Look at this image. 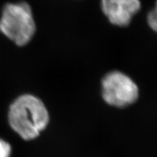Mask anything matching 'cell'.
I'll return each mask as SVG.
<instances>
[{"label":"cell","instance_id":"cell-1","mask_svg":"<svg viewBox=\"0 0 157 157\" xmlns=\"http://www.w3.org/2000/svg\"><path fill=\"white\" fill-rule=\"evenodd\" d=\"M49 119L44 104L32 95H21L9 109L8 121L11 128L25 140L36 138L48 126Z\"/></svg>","mask_w":157,"mask_h":157},{"label":"cell","instance_id":"cell-5","mask_svg":"<svg viewBox=\"0 0 157 157\" xmlns=\"http://www.w3.org/2000/svg\"><path fill=\"white\" fill-rule=\"evenodd\" d=\"M11 151L10 145L0 139V157H10Z\"/></svg>","mask_w":157,"mask_h":157},{"label":"cell","instance_id":"cell-3","mask_svg":"<svg viewBox=\"0 0 157 157\" xmlns=\"http://www.w3.org/2000/svg\"><path fill=\"white\" fill-rule=\"evenodd\" d=\"M138 95L137 84L120 71L110 72L102 80V96L111 106H128L137 101Z\"/></svg>","mask_w":157,"mask_h":157},{"label":"cell","instance_id":"cell-6","mask_svg":"<svg viewBox=\"0 0 157 157\" xmlns=\"http://www.w3.org/2000/svg\"><path fill=\"white\" fill-rule=\"evenodd\" d=\"M148 23L151 29L156 31L157 29V15L156 10L151 11L148 15Z\"/></svg>","mask_w":157,"mask_h":157},{"label":"cell","instance_id":"cell-4","mask_svg":"<svg viewBox=\"0 0 157 157\" xmlns=\"http://www.w3.org/2000/svg\"><path fill=\"white\" fill-rule=\"evenodd\" d=\"M102 10L112 24L126 26L140 9L139 0H101Z\"/></svg>","mask_w":157,"mask_h":157},{"label":"cell","instance_id":"cell-2","mask_svg":"<svg viewBox=\"0 0 157 157\" xmlns=\"http://www.w3.org/2000/svg\"><path fill=\"white\" fill-rule=\"evenodd\" d=\"M0 31L18 46L28 44L36 31L30 6L25 2L7 4L0 19Z\"/></svg>","mask_w":157,"mask_h":157}]
</instances>
